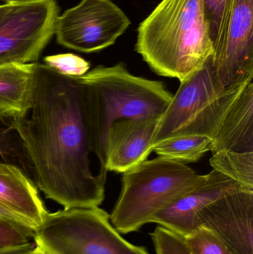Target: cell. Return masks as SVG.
<instances>
[{
  "mask_svg": "<svg viewBox=\"0 0 253 254\" xmlns=\"http://www.w3.org/2000/svg\"><path fill=\"white\" fill-rule=\"evenodd\" d=\"M13 126L35 185L64 209L99 207L106 170L92 173V144L77 77L36 63L31 89Z\"/></svg>",
  "mask_w": 253,
  "mask_h": 254,
  "instance_id": "cell-1",
  "label": "cell"
},
{
  "mask_svg": "<svg viewBox=\"0 0 253 254\" xmlns=\"http://www.w3.org/2000/svg\"><path fill=\"white\" fill-rule=\"evenodd\" d=\"M135 51L158 75L180 82L213 55L204 0H162L140 24Z\"/></svg>",
  "mask_w": 253,
  "mask_h": 254,
  "instance_id": "cell-2",
  "label": "cell"
},
{
  "mask_svg": "<svg viewBox=\"0 0 253 254\" xmlns=\"http://www.w3.org/2000/svg\"><path fill=\"white\" fill-rule=\"evenodd\" d=\"M77 77L100 170H106V137L111 125L120 119L161 117L173 96L163 82L134 75L123 63L98 65Z\"/></svg>",
  "mask_w": 253,
  "mask_h": 254,
  "instance_id": "cell-3",
  "label": "cell"
},
{
  "mask_svg": "<svg viewBox=\"0 0 253 254\" xmlns=\"http://www.w3.org/2000/svg\"><path fill=\"white\" fill-rule=\"evenodd\" d=\"M203 178L181 163L160 157L147 160L123 173L111 223L120 234L136 232Z\"/></svg>",
  "mask_w": 253,
  "mask_h": 254,
  "instance_id": "cell-4",
  "label": "cell"
},
{
  "mask_svg": "<svg viewBox=\"0 0 253 254\" xmlns=\"http://www.w3.org/2000/svg\"><path fill=\"white\" fill-rule=\"evenodd\" d=\"M180 83L157 124L153 146L165 139L187 134L212 138L224 116L248 84L225 87L212 66L211 58L203 68Z\"/></svg>",
  "mask_w": 253,
  "mask_h": 254,
  "instance_id": "cell-5",
  "label": "cell"
},
{
  "mask_svg": "<svg viewBox=\"0 0 253 254\" xmlns=\"http://www.w3.org/2000/svg\"><path fill=\"white\" fill-rule=\"evenodd\" d=\"M34 242L49 254H150L123 239L99 207L48 212Z\"/></svg>",
  "mask_w": 253,
  "mask_h": 254,
  "instance_id": "cell-6",
  "label": "cell"
},
{
  "mask_svg": "<svg viewBox=\"0 0 253 254\" xmlns=\"http://www.w3.org/2000/svg\"><path fill=\"white\" fill-rule=\"evenodd\" d=\"M8 3L0 17V65L37 63L54 34L57 2L19 0Z\"/></svg>",
  "mask_w": 253,
  "mask_h": 254,
  "instance_id": "cell-7",
  "label": "cell"
},
{
  "mask_svg": "<svg viewBox=\"0 0 253 254\" xmlns=\"http://www.w3.org/2000/svg\"><path fill=\"white\" fill-rule=\"evenodd\" d=\"M212 66L225 87L253 80V0H225L212 39Z\"/></svg>",
  "mask_w": 253,
  "mask_h": 254,
  "instance_id": "cell-8",
  "label": "cell"
},
{
  "mask_svg": "<svg viewBox=\"0 0 253 254\" xmlns=\"http://www.w3.org/2000/svg\"><path fill=\"white\" fill-rule=\"evenodd\" d=\"M130 25L127 15L111 0H81L58 16L54 34L64 47L93 53L114 45Z\"/></svg>",
  "mask_w": 253,
  "mask_h": 254,
  "instance_id": "cell-9",
  "label": "cell"
},
{
  "mask_svg": "<svg viewBox=\"0 0 253 254\" xmlns=\"http://www.w3.org/2000/svg\"><path fill=\"white\" fill-rule=\"evenodd\" d=\"M199 225L216 234L233 254H253V191L226 194L199 214Z\"/></svg>",
  "mask_w": 253,
  "mask_h": 254,
  "instance_id": "cell-10",
  "label": "cell"
},
{
  "mask_svg": "<svg viewBox=\"0 0 253 254\" xmlns=\"http://www.w3.org/2000/svg\"><path fill=\"white\" fill-rule=\"evenodd\" d=\"M242 189L245 188L212 170L204 175L197 186L156 215L152 222L185 237L200 227L199 214L206 206L226 194Z\"/></svg>",
  "mask_w": 253,
  "mask_h": 254,
  "instance_id": "cell-11",
  "label": "cell"
},
{
  "mask_svg": "<svg viewBox=\"0 0 253 254\" xmlns=\"http://www.w3.org/2000/svg\"><path fill=\"white\" fill-rule=\"evenodd\" d=\"M160 119L150 116L114 122L107 133V171L123 173L148 160Z\"/></svg>",
  "mask_w": 253,
  "mask_h": 254,
  "instance_id": "cell-12",
  "label": "cell"
},
{
  "mask_svg": "<svg viewBox=\"0 0 253 254\" xmlns=\"http://www.w3.org/2000/svg\"><path fill=\"white\" fill-rule=\"evenodd\" d=\"M0 204L25 221L34 233L48 213L35 184L16 164L0 161Z\"/></svg>",
  "mask_w": 253,
  "mask_h": 254,
  "instance_id": "cell-13",
  "label": "cell"
},
{
  "mask_svg": "<svg viewBox=\"0 0 253 254\" xmlns=\"http://www.w3.org/2000/svg\"><path fill=\"white\" fill-rule=\"evenodd\" d=\"M253 152V83H248L212 138L211 152Z\"/></svg>",
  "mask_w": 253,
  "mask_h": 254,
  "instance_id": "cell-14",
  "label": "cell"
},
{
  "mask_svg": "<svg viewBox=\"0 0 253 254\" xmlns=\"http://www.w3.org/2000/svg\"><path fill=\"white\" fill-rule=\"evenodd\" d=\"M35 64L0 65V113L10 116L20 113L31 89Z\"/></svg>",
  "mask_w": 253,
  "mask_h": 254,
  "instance_id": "cell-15",
  "label": "cell"
},
{
  "mask_svg": "<svg viewBox=\"0 0 253 254\" xmlns=\"http://www.w3.org/2000/svg\"><path fill=\"white\" fill-rule=\"evenodd\" d=\"M212 138L202 134H187L169 137L153 146L158 157L181 164L199 161L206 152H211Z\"/></svg>",
  "mask_w": 253,
  "mask_h": 254,
  "instance_id": "cell-16",
  "label": "cell"
},
{
  "mask_svg": "<svg viewBox=\"0 0 253 254\" xmlns=\"http://www.w3.org/2000/svg\"><path fill=\"white\" fill-rule=\"evenodd\" d=\"M214 170L225 175L242 188L253 191V152L221 150L209 160Z\"/></svg>",
  "mask_w": 253,
  "mask_h": 254,
  "instance_id": "cell-17",
  "label": "cell"
},
{
  "mask_svg": "<svg viewBox=\"0 0 253 254\" xmlns=\"http://www.w3.org/2000/svg\"><path fill=\"white\" fill-rule=\"evenodd\" d=\"M0 161L16 164L27 175L28 170H31L22 141L13 126V116L1 113H0Z\"/></svg>",
  "mask_w": 253,
  "mask_h": 254,
  "instance_id": "cell-18",
  "label": "cell"
},
{
  "mask_svg": "<svg viewBox=\"0 0 253 254\" xmlns=\"http://www.w3.org/2000/svg\"><path fill=\"white\" fill-rule=\"evenodd\" d=\"M193 254H233L209 228L200 226L184 237Z\"/></svg>",
  "mask_w": 253,
  "mask_h": 254,
  "instance_id": "cell-19",
  "label": "cell"
},
{
  "mask_svg": "<svg viewBox=\"0 0 253 254\" xmlns=\"http://www.w3.org/2000/svg\"><path fill=\"white\" fill-rule=\"evenodd\" d=\"M34 232L26 227L0 216V250L33 247Z\"/></svg>",
  "mask_w": 253,
  "mask_h": 254,
  "instance_id": "cell-20",
  "label": "cell"
},
{
  "mask_svg": "<svg viewBox=\"0 0 253 254\" xmlns=\"http://www.w3.org/2000/svg\"><path fill=\"white\" fill-rule=\"evenodd\" d=\"M156 254H193L184 236L161 226L150 234Z\"/></svg>",
  "mask_w": 253,
  "mask_h": 254,
  "instance_id": "cell-21",
  "label": "cell"
},
{
  "mask_svg": "<svg viewBox=\"0 0 253 254\" xmlns=\"http://www.w3.org/2000/svg\"><path fill=\"white\" fill-rule=\"evenodd\" d=\"M44 64L59 74L70 77H81L90 69V64L74 54L51 55L44 58Z\"/></svg>",
  "mask_w": 253,
  "mask_h": 254,
  "instance_id": "cell-22",
  "label": "cell"
},
{
  "mask_svg": "<svg viewBox=\"0 0 253 254\" xmlns=\"http://www.w3.org/2000/svg\"><path fill=\"white\" fill-rule=\"evenodd\" d=\"M224 1L225 0H204L205 16L209 25L212 42L216 32Z\"/></svg>",
  "mask_w": 253,
  "mask_h": 254,
  "instance_id": "cell-23",
  "label": "cell"
},
{
  "mask_svg": "<svg viewBox=\"0 0 253 254\" xmlns=\"http://www.w3.org/2000/svg\"><path fill=\"white\" fill-rule=\"evenodd\" d=\"M0 216H2V217L5 218V219L12 221V222H16V223L22 225V226L26 227V228H29L31 231H34V230L31 228V227L24 219H22V218L19 217L17 215L9 210L8 209L4 207L1 204H0Z\"/></svg>",
  "mask_w": 253,
  "mask_h": 254,
  "instance_id": "cell-24",
  "label": "cell"
},
{
  "mask_svg": "<svg viewBox=\"0 0 253 254\" xmlns=\"http://www.w3.org/2000/svg\"><path fill=\"white\" fill-rule=\"evenodd\" d=\"M24 247V248H16V249H1L0 250V254H16L22 253V252H28L34 247Z\"/></svg>",
  "mask_w": 253,
  "mask_h": 254,
  "instance_id": "cell-25",
  "label": "cell"
},
{
  "mask_svg": "<svg viewBox=\"0 0 253 254\" xmlns=\"http://www.w3.org/2000/svg\"><path fill=\"white\" fill-rule=\"evenodd\" d=\"M48 254L46 251L43 250L42 248H40V246H36L33 248L31 250L28 251V252H22V253L20 254Z\"/></svg>",
  "mask_w": 253,
  "mask_h": 254,
  "instance_id": "cell-26",
  "label": "cell"
},
{
  "mask_svg": "<svg viewBox=\"0 0 253 254\" xmlns=\"http://www.w3.org/2000/svg\"><path fill=\"white\" fill-rule=\"evenodd\" d=\"M8 2H6L5 4H0V17H1V16L5 13L7 7H8Z\"/></svg>",
  "mask_w": 253,
  "mask_h": 254,
  "instance_id": "cell-27",
  "label": "cell"
},
{
  "mask_svg": "<svg viewBox=\"0 0 253 254\" xmlns=\"http://www.w3.org/2000/svg\"><path fill=\"white\" fill-rule=\"evenodd\" d=\"M1 1H5L7 2H11V1H19V0H1Z\"/></svg>",
  "mask_w": 253,
  "mask_h": 254,
  "instance_id": "cell-28",
  "label": "cell"
}]
</instances>
